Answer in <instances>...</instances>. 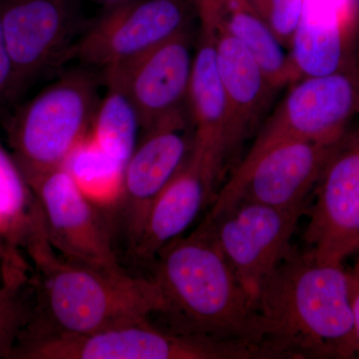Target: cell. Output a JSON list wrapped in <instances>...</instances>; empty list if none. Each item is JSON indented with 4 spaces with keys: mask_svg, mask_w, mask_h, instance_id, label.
I'll list each match as a JSON object with an SVG mask.
<instances>
[{
    "mask_svg": "<svg viewBox=\"0 0 359 359\" xmlns=\"http://www.w3.org/2000/svg\"><path fill=\"white\" fill-rule=\"evenodd\" d=\"M40 216L39 203L20 166L0 143V237L22 250Z\"/></svg>",
    "mask_w": 359,
    "mask_h": 359,
    "instance_id": "obj_22",
    "label": "cell"
},
{
    "mask_svg": "<svg viewBox=\"0 0 359 359\" xmlns=\"http://www.w3.org/2000/svg\"><path fill=\"white\" fill-rule=\"evenodd\" d=\"M358 115L359 65L297 80L226 183L242 178L262 156L280 144L339 143L346 138L347 125Z\"/></svg>",
    "mask_w": 359,
    "mask_h": 359,
    "instance_id": "obj_6",
    "label": "cell"
},
{
    "mask_svg": "<svg viewBox=\"0 0 359 359\" xmlns=\"http://www.w3.org/2000/svg\"><path fill=\"white\" fill-rule=\"evenodd\" d=\"M194 55L191 32L181 33L131 62L103 71L107 86L122 90L147 131L183 112L189 98Z\"/></svg>",
    "mask_w": 359,
    "mask_h": 359,
    "instance_id": "obj_14",
    "label": "cell"
},
{
    "mask_svg": "<svg viewBox=\"0 0 359 359\" xmlns=\"http://www.w3.org/2000/svg\"><path fill=\"white\" fill-rule=\"evenodd\" d=\"M0 238H1V237H0Z\"/></svg>",
    "mask_w": 359,
    "mask_h": 359,
    "instance_id": "obj_30",
    "label": "cell"
},
{
    "mask_svg": "<svg viewBox=\"0 0 359 359\" xmlns=\"http://www.w3.org/2000/svg\"><path fill=\"white\" fill-rule=\"evenodd\" d=\"M359 0H304L290 58L299 79L358 65Z\"/></svg>",
    "mask_w": 359,
    "mask_h": 359,
    "instance_id": "obj_16",
    "label": "cell"
},
{
    "mask_svg": "<svg viewBox=\"0 0 359 359\" xmlns=\"http://www.w3.org/2000/svg\"><path fill=\"white\" fill-rule=\"evenodd\" d=\"M210 198L199 165L190 153L153 202L140 236L129 254L142 263L154 262L165 245L181 237Z\"/></svg>",
    "mask_w": 359,
    "mask_h": 359,
    "instance_id": "obj_18",
    "label": "cell"
},
{
    "mask_svg": "<svg viewBox=\"0 0 359 359\" xmlns=\"http://www.w3.org/2000/svg\"><path fill=\"white\" fill-rule=\"evenodd\" d=\"M215 46L226 97V152L229 161L261 121L276 88L244 45L218 20Z\"/></svg>",
    "mask_w": 359,
    "mask_h": 359,
    "instance_id": "obj_17",
    "label": "cell"
},
{
    "mask_svg": "<svg viewBox=\"0 0 359 359\" xmlns=\"http://www.w3.org/2000/svg\"><path fill=\"white\" fill-rule=\"evenodd\" d=\"M4 242L1 238H0V255H1L2 249H4Z\"/></svg>",
    "mask_w": 359,
    "mask_h": 359,
    "instance_id": "obj_29",
    "label": "cell"
},
{
    "mask_svg": "<svg viewBox=\"0 0 359 359\" xmlns=\"http://www.w3.org/2000/svg\"><path fill=\"white\" fill-rule=\"evenodd\" d=\"M22 250L33 264L36 308L18 346L53 335L93 334L164 311L152 276L111 273L59 255L46 237L42 214Z\"/></svg>",
    "mask_w": 359,
    "mask_h": 359,
    "instance_id": "obj_1",
    "label": "cell"
},
{
    "mask_svg": "<svg viewBox=\"0 0 359 359\" xmlns=\"http://www.w3.org/2000/svg\"><path fill=\"white\" fill-rule=\"evenodd\" d=\"M154 278L174 332L275 347L250 297L209 233L199 226L158 252ZM276 348V347H275Z\"/></svg>",
    "mask_w": 359,
    "mask_h": 359,
    "instance_id": "obj_3",
    "label": "cell"
},
{
    "mask_svg": "<svg viewBox=\"0 0 359 359\" xmlns=\"http://www.w3.org/2000/svg\"><path fill=\"white\" fill-rule=\"evenodd\" d=\"M63 167L85 197L111 218L122 197L124 165L106 154L89 132L71 151Z\"/></svg>",
    "mask_w": 359,
    "mask_h": 359,
    "instance_id": "obj_21",
    "label": "cell"
},
{
    "mask_svg": "<svg viewBox=\"0 0 359 359\" xmlns=\"http://www.w3.org/2000/svg\"><path fill=\"white\" fill-rule=\"evenodd\" d=\"M91 1L108 8V7L117 6V4H123V2L128 1V0H91Z\"/></svg>",
    "mask_w": 359,
    "mask_h": 359,
    "instance_id": "obj_28",
    "label": "cell"
},
{
    "mask_svg": "<svg viewBox=\"0 0 359 359\" xmlns=\"http://www.w3.org/2000/svg\"><path fill=\"white\" fill-rule=\"evenodd\" d=\"M257 308L269 344L289 358H358L342 264L292 250L262 285Z\"/></svg>",
    "mask_w": 359,
    "mask_h": 359,
    "instance_id": "obj_2",
    "label": "cell"
},
{
    "mask_svg": "<svg viewBox=\"0 0 359 359\" xmlns=\"http://www.w3.org/2000/svg\"><path fill=\"white\" fill-rule=\"evenodd\" d=\"M248 1H249L250 6L254 7L255 11H256L264 20V18L268 16V14L271 13L273 9H275L276 6L283 4L285 0H248Z\"/></svg>",
    "mask_w": 359,
    "mask_h": 359,
    "instance_id": "obj_27",
    "label": "cell"
},
{
    "mask_svg": "<svg viewBox=\"0 0 359 359\" xmlns=\"http://www.w3.org/2000/svg\"><path fill=\"white\" fill-rule=\"evenodd\" d=\"M0 21L18 97L47 71L68 61L88 26L81 0H0Z\"/></svg>",
    "mask_w": 359,
    "mask_h": 359,
    "instance_id": "obj_10",
    "label": "cell"
},
{
    "mask_svg": "<svg viewBox=\"0 0 359 359\" xmlns=\"http://www.w3.org/2000/svg\"><path fill=\"white\" fill-rule=\"evenodd\" d=\"M187 128L184 111L147 130L125 166L122 197L111 219L114 231L119 226L129 252L153 202L190 156L193 141Z\"/></svg>",
    "mask_w": 359,
    "mask_h": 359,
    "instance_id": "obj_13",
    "label": "cell"
},
{
    "mask_svg": "<svg viewBox=\"0 0 359 359\" xmlns=\"http://www.w3.org/2000/svg\"><path fill=\"white\" fill-rule=\"evenodd\" d=\"M25 178L39 203L46 237L59 255L108 273H127L115 252L109 215L85 197L65 167Z\"/></svg>",
    "mask_w": 359,
    "mask_h": 359,
    "instance_id": "obj_9",
    "label": "cell"
},
{
    "mask_svg": "<svg viewBox=\"0 0 359 359\" xmlns=\"http://www.w3.org/2000/svg\"><path fill=\"white\" fill-rule=\"evenodd\" d=\"M308 205L280 209L238 201L200 224L257 302L262 285L292 252V236Z\"/></svg>",
    "mask_w": 359,
    "mask_h": 359,
    "instance_id": "obj_8",
    "label": "cell"
},
{
    "mask_svg": "<svg viewBox=\"0 0 359 359\" xmlns=\"http://www.w3.org/2000/svg\"><path fill=\"white\" fill-rule=\"evenodd\" d=\"M217 20L244 45L276 89L299 80L290 54L248 0H224Z\"/></svg>",
    "mask_w": 359,
    "mask_h": 359,
    "instance_id": "obj_19",
    "label": "cell"
},
{
    "mask_svg": "<svg viewBox=\"0 0 359 359\" xmlns=\"http://www.w3.org/2000/svg\"><path fill=\"white\" fill-rule=\"evenodd\" d=\"M22 250L6 245L2 249L0 285V359L13 358L36 308V287Z\"/></svg>",
    "mask_w": 359,
    "mask_h": 359,
    "instance_id": "obj_20",
    "label": "cell"
},
{
    "mask_svg": "<svg viewBox=\"0 0 359 359\" xmlns=\"http://www.w3.org/2000/svg\"><path fill=\"white\" fill-rule=\"evenodd\" d=\"M342 141H292L271 149L242 178L224 184L207 217L216 216L242 200L280 209L308 205L311 191Z\"/></svg>",
    "mask_w": 359,
    "mask_h": 359,
    "instance_id": "obj_11",
    "label": "cell"
},
{
    "mask_svg": "<svg viewBox=\"0 0 359 359\" xmlns=\"http://www.w3.org/2000/svg\"><path fill=\"white\" fill-rule=\"evenodd\" d=\"M347 283H348L349 302L353 311L354 330L358 344L359 358V262L353 268L346 269Z\"/></svg>",
    "mask_w": 359,
    "mask_h": 359,
    "instance_id": "obj_25",
    "label": "cell"
},
{
    "mask_svg": "<svg viewBox=\"0 0 359 359\" xmlns=\"http://www.w3.org/2000/svg\"><path fill=\"white\" fill-rule=\"evenodd\" d=\"M16 76L0 21V105L18 99Z\"/></svg>",
    "mask_w": 359,
    "mask_h": 359,
    "instance_id": "obj_24",
    "label": "cell"
},
{
    "mask_svg": "<svg viewBox=\"0 0 359 359\" xmlns=\"http://www.w3.org/2000/svg\"><path fill=\"white\" fill-rule=\"evenodd\" d=\"M139 128L140 119L131 100L122 90L107 86L92 120V138L106 154L126 166L136 148Z\"/></svg>",
    "mask_w": 359,
    "mask_h": 359,
    "instance_id": "obj_23",
    "label": "cell"
},
{
    "mask_svg": "<svg viewBox=\"0 0 359 359\" xmlns=\"http://www.w3.org/2000/svg\"><path fill=\"white\" fill-rule=\"evenodd\" d=\"M224 0H195L200 21L218 20Z\"/></svg>",
    "mask_w": 359,
    "mask_h": 359,
    "instance_id": "obj_26",
    "label": "cell"
},
{
    "mask_svg": "<svg viewBox=\"0 0 359 359\" xmlns=\"http://www.w3.org/2000/svg\"><path fill=\"white\" fill-rule=\"evenodd\" d=\"M188 101L194 123L191 157L199 165L212 197L228 159L226 103L217 65L216 23L200 22Z\"/></svg>",
    "mask_w": 359,
    "mask_h": 359,
    "instance_id": "obj_15",
    "label": "cell"
},
{
    "mask_svg": "<svg viewBox=\"0 0 359 359\" xmlns=\"http://www.w3.org/2000/svg\"><path fill=\"white\" fill-rule=\"evenodd\" d=\"M304 240L320 264H342L359 254V129L328 162L308 209Z\"/></svg>",
    "mask_w": 359,
    "mask_h": 359,
    "instance_id": "obj_12",
    "label": "cell"
},
{
    "mask_svg": "<svg viewBox=\"0 0 359 359\" xmlns=\"http://www.w3.org/2000/svg\"><path fill=\"white\" fill-rule=\"evenodd\" d=\"M263 358L256 344L222 341L169 332L148 320L93 334L53 335L20 344L13 358L22 359H250Z\"/></svg>",
    "mask_w": 359,
    "mask_h": 359,
    "instance_id": "obj_5",
    "label": "cell"
},
{
    "mask_svg": "<svg viewBox=\"0 0 359 359\" xmlns=\"http://www.w3.org/2000/svg\"><path fill=\"white\" fill-rule=\"evenodd\" d=\"M99 102L95 76L75 69L20 108L9 122L7 134L23 176L63 166L89 133Z\"/></svg>",
    "mask_w": 359,
    "mask_h": 359,
    "instance_id": "obj_4",
    "label": "cell"
},
{
    "mask_svg": "<svg viewBox=\"0 0 359 359\" xmlns=\"http://www.w3.org/2000/svg\"><path fill=\"white\" fill-rule=\"evenodd\" d=\"M195 0H128L108 7L87 26L69 54L102 71L131 62L168 40L189 32Z\"/></svg>",
    "mask_w": 359,
    "mask_h": 359,
    "instance_id": "obj_7",
    "label": "cell"
}]
</instances>
